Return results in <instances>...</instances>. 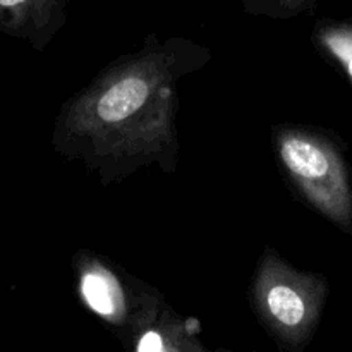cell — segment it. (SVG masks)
I'll return each mask as SVG.
<instances>
[{
  "mask_svg": "<svg viewBox=\"0 0 352 352\" xmlns=\"http://www.w3.org/2000/svg\"><path fill=\"white\" fill-rule=\"evenodd\" d=\"M74 265L81 301L126 337L134 339L164 305L151 289L141 287L134 294L133 284H126L116 270L93 254L79 253Z\"/></svg>",
  "mask_w": 352,
  "mask_h": 352,
  "instance_id": "277c9868",
  "label": "cell"
},
{
  "mask_svg": "<svg viewBox=\"0 0 352 352\" xmlns=\"http://www.w3.org/2000/svg\"><path fill=\"white\" fill-rule=\"evenodd\" d=\"M246 10L253 14L287 19L305 12L316 3V0H241Z\"/></svg>",
  "mask_w": 352,
  "mask_h": 352,
  "instance_id": "ba28073f",
  "label": "cell"
},
{
  "mask_svg": "<svg viewBox=\"0 0 352 352\" xmlns=\"http://www.w3.org/2000/svg\"><path fill=\"white\" fill-rule=\"evenodd\" d=\"M315 38L322 50L339 64L352 82V23L327 21L316 28Z\"/></svg>",
  "mask_w": 352,
  "mask_h": 352,
  "instance_id": "52a82bcc",
  "label": "cell"
},
{
  "mask_svg": "<svg viewBox=\"0 0 352 352\" xmlns=\"http://www.w3.org/2000/svg\"><path fill=\"white\" fill-rule=\"evenodd\" d=\"M196 332L198 323L182 320L162 305L157 315L134 336L133 349L138 352L203 351V346L196 340Z\"/></svg>",
  "mask_w": 352,
  "mask_h": 352,
  "instance_id": "8992f818",
  "label": "cell"
},
{
  "mask_svg": "<svg viewBox=\"0 0 352 352\" xmlns=\"http://www.w3.org/2000/svg\"><path fill=\"white\" fill-rule=\"evenodd\" d=\"M69 0H0V31L43 50L65 24Z\"/></svg>",
  "mask_w": 352,
  "mask_h": 352,
  "instance_id": "5b68a950",
  "label": "cell"
},
{
  "mask_svg": "<svg viewBox=\"0 0 352 352\" xmlns=\"http://www.w3.org/2000/svg\"><path fill=\"white\" fill-rule=\"evenodd\" d=\"M329 292L323 275L298 270L267 248L254 275L251 302L282 349L301 351L318 330Z\"/></svg>",
  "mask_w": 352,
  "mask_h": 352,
  "instance_id": "7a4b0ae2",
  "label": "cell"
},
{
  "mask_svg": "<svg viewBox=\"0 0 352 352\" xmlns=\"http://www.w3.org/2000/svg\"><path fill=\"white\" fill-rule=\"evenodd\" d=\"M275 150L302 198L344 232L352 234V182L336 141L308 127L278 126Z\"/></svg>",
  "mask_w": 352,
  "mask_h": 352,
  "instance_id": "3957f363",
  "label": "cell"
},
{
  "mask_svg": "<svg viewBox=\"0 0 352 352\" xmlns=\"http://www.w3.org/2000/svg\"><path fill=\"white\" fill-rule=\"evenodd\" d=\"M210 60V50L186 38L148 36L143 48L103 69L62 105L52 144L103 184L140 168H177V85Z\"/></svg>",
  "mask_w": 352,
  "mask_h": 352,
  "instance_id": "6da1fadb",
  "label": "cell"
}]
</instances>
